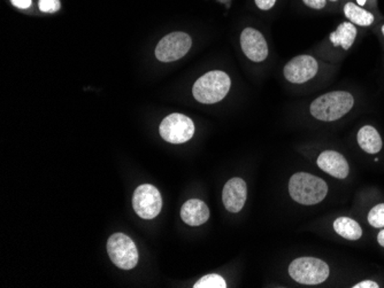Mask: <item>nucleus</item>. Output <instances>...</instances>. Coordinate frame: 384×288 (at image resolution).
Instances as JSON below:
<instances>
[{
  "instance_id": "1",
  "label": "nucleus",
  "mask_w": 384,
  "mask_h": 288,
  "mask_svg": "<svg viewBox=\"0 0 384 288\" xmlns=\"http://www.w3.org/2000/svg\"><path fill=\"white\" fill-rule=\"evenodd\" d=\"M355 99L345 91H334L320 96L311 103V114L319 121H337L352 109Z\"/></svg>"
},
{
  "instance_id": "2",
  "label": "nucleus",
  "mask_w": 384,
  "mask_h": 288,
  "mask_svg": "<svg viewBox=\"0 0 384 288\" xmlns=\"http://www.w3.org/2000/svg\"><path fill=\"white\" fill-rule=\"evenodd\" d=\"M289 193L296 202L312 206L320 203L326 198L328 185L320 177L306 172H297L290 178Z\"/></svg>"
},
{
  "instance_id": "3",
  "label": "nucleus",
  "mask_w": 384,
  "mask_h": 288,
  "mask_svg": "<svg viewBox=\"0 0 384 288\" xmlns=\"http://www.w3.org/2000/svg\"><path fill=\"white\" fill-rule=\"evenodd\" d=\"M230 77L220 70L207 73L197 79L192 88V94L200 103H217L224 99L230 90Z\"/></svg>"
},
{
  "instance_id": "4",
  "label": "nucleus",
  "mask_w": 384,
  "mask_h": 288,
  "mask_svg": "<svg viewBox=\"0 0 384 288\" xmlns=\"http://www.w3.org/2000/svg\"><path fill=\"white\" fill-rule=\"evenodd\" d=\"M331 270L324 261L315 257H299L292 261L289 274L302 285H319L327 280Z\"/></svg>"
},
{
  "instance_id": "5",
  "label": "nucleus",
  "mask_w": 384,
  "mask_h": 288,
  "mask_svg": "<svg viewBox=\"0 0 384 288\" xmlns=\"http://www.w3.org/2000/svg\"><path fill=\"white\" fill-rule=\"evenodd\" d=\"M107 253L117 267L132 270L139 263V250L135 242L123 233H114L107 241Z\"/></svg>"
},
{
  "instance_id": "6",
  "label": "nucleus",
  "mask_w": 384,
  "mask_h": 288,
  "mask_svg": "<svg viewBox=\"0 0 384 288\" xmlns=\"http://www.w3.org/2000/svg\"><path fill=\"white\" fill-rule=\"evenodd\" d=\"M132 208L143 220L157 218L163 208V198L159 189L149 184L139 186L132 196Z\"/></svg>"
},
{
  "instance_id": "7",
  "label": "nucleus",
  "mask_w": 384,
  "mask_h": 288,
  "mask_svg": "<svg viewBox=\"0 0 384 288\" xmlns=\"http://www.w3.org/2000/svg\"><path fill=\"white\" fill-rule=\"evenodd\" d=\"M160 135L164 140L171 144H183L190 140L195 135V125L191 118L174 113L168 115L160 123Z\"/></svg>"
},
{
  "instance_id": "8",
  "label": "nucleus",
  "mask_w": 384,
  "mask_h": 288,
  "mask_svg": "<svg viewBox=\"0 0 384 288\" xmlns=\"http://www.w3.org/2000/svg\"><path fill=\"white\" fill-rule=\"evenodd\" d=\"M191 37L185 32H171L165 36L156 47V57L161 62H173L184 57L191 49Z\"/></svg>"
},
{
  "instance_id": "9",
  "label": "nucleus",
  "mask_w": 384,
  "mask_h": 288,
  "mask_svg": "<svg viewBox=\"0 0 384 288\" xmlns=\"http://www.w3.org/2000/svg\"><path fill=\"white\" fill-rule=\"evenodd\" d=\"M317 61L311 55H298L285 64L283 69L285 79L293 84L309 82L317 75Z\"/></svg>"
},
{
  "instance_id": "10",
  "label": "nucleus",
  "mask_w": 384,
  "mask_h": 288,
  "mask_svg": "<svg viewBox=\"0 0 384 288\" xmlns=\"http://www.w3.org/2000/svg\"><path fill=\"white\" fill-rule=\"evenodd\" d=\"M243 52L253 62H263L268 57V47L261 32L256 29L246 28L241 35Z\"/></svg>"
},
{
  "instance_id": "11",
  "label": "nucleus",
  "mask_w": 384,
  "mask_h": 288,
  "mask_svg": "<svg viewBox=\"0 0 384 288\" xmlns=\"http://www.w3.org/2000/svg\"><path fill=\"white\" fill-rule=\"evenodd\" d=\"M248 198V187L242 178H232L228 181L222 191V201L229 213H239Z\"/></svg>"
},
{
  "instance_id": "12",
  "label": "nucleus",
  "mask_w": 384,
  "mask_h": 288,
  "mask_svg": "<svg viewBox=\"0 0 384 288\" xmlns=\"http://www.w3.org/2000/svg\"><path fill=\"white\" fill-rule=\"evenodd\" d=\"M321 170L333 177L344 179L350 172L349 163L341 153L336 150H324L319 155L317 161Z\"/></svg>"
},
{
  "instance_id": "13",
  "label": "nucleus",
  "mask_w": 384,
  "mask_h": 288,
  "mask_svg": "<svg viewBox=\"0 0 384 288\" xmlns=\"http://www.w3.org/2000/svg\"><path fill=\"white\" fill-rule=\"evenodd\" d=\"M210 215L208 207L202 200H188L181 208L182 221L190 226L203 225L208 221Z\"/></svg>"
},
{
  "instance_id": "14",
  "label": "nucleus",
  "mask_w": 384,
  "mask_h": 288,
  "mask_svg": "<svg viewBox=\"0 0 384 288\" xmlns=\"http://www.w3.org/2000/svg\"><path fill=\"white\" fill-rule=\"evenodd\" d=\"M358 144L366 153L377 154L382 148V139L376 129L370 125H366L363 128L360 129L358 132Z\"/></svg>"
},
{
  "instance_id": "15",
  "label": "nucleus",
  "mask_w": 384,
  "mask_h": 288,
  "mask_svg": "<svg viewBox=\"0 0 384 288\" xmlns=\"http://www.w3.org/2000/svg\"><path fill=\"white\" fill-rule=\"evenodd\" d=\"M357 28L352 22H343L337 29L331 34V43L334 47H341L344 50H349L357 38Z\"/></svg>"
},
{
  "instance_id": "16",
  "label": "nucleus",
  "mask_w": 384,
  "mask_h": 288,
  "mask_svg": "<svg viewBox=\"0 0 384 288\" xmlns=\"http://www.w3.org/2000/svg\"><path fill=\"white\" fill-rule=\"evenodd\" d=\"M334 230L337 235L348 240H359L363 235L360 225L352 218H339L334 222Z\"/></svg>"
},
{
  "instance_id": "17",
  "label": "nucleus",
  "mask_w": 384,
  "mask_h": 288,
  "mask_svg": "<svg viewBox=\"0 0 384 288\" xmlns=\"http://www.w3.org/2000/svg\"><path fill=\"white\" fill-rule=\"evenodd\" d=\"M344 14L350 22L360 27H368L373 23L374 15L366 10L360 8L359 5L348 3L344 6Z\"/></svg>"
},
{
  "instance_id": "18",
  "label": "nucleus",
  "mask_w": 384,
  "mask_h": 288,
  "mask_svg": "<svg viewBox=\"0 0 384 288\" xmlns=\"http://www.w3.org/2000/svg\"><path fill=\"white\" fill-rule=\"evenodd\" d=\"M195 288H226L227 283L219 274H207L197 281Z\"/></svg>"
},
{
  "instance_id": "19",
  "label": "nucleus",
  "mask_w": 384,
  "mask_h": 288,
  "mask_svg": "<svg viewBox=\"0 0 384 288\" xmlns=\"http://www.w3.org/2000/svg\"><path fill=\"white\" fill-rule=\"evenodd\" d=\"M368 223L373 228H384V203H380L370 210L368 213Z\"/></svg>"
},
{
  "instance_id": "20",
  "label": "nucleus",
  "mask_w": 384,
  "mask_h": 288,
  "mask_svg": "<svg viewBox=\"0 0 384 288\" xmlns=\"http://www.w3.org/2000/svg\"><path fill=\"white\" fill-rule=\"evenodd\" d=\"M40 10L45 13H54L60 10V0H40Z\"/></svg>"
},
{
  "instance_id": "21",
  "label": "nucleus",
  "mask_w": 384,
  "mask_h": 288,
  "mask_svg": "<svg viewBox=\"0 0 384 288\" xmlns=\"http://www.w3.org/2000/svg\"><path fill=\"white\" fill-rule=\"evenodd\" d=\"M306 6L313 8V10H322L326 6L327 0H302Z\"/></svg>"
},
{
  "instance_id": "22",
  "label": "nucleus",
  "mask_w": 384,
  "mask_h": 288,
  "mask_svg": "<svg viewBox=\"0 0 384 288\" xmlns=\"http://www.w3.org/2000/svg\"><path fill=\"white\" fill-rule=\"evenodd\" d=\"M254 1H256V6L263 11L271 10L272 8H274L275 3H276V0H254Z\"/></svg>"
},
{
  "instance_id": "23",
  "label": "nucleus",
  "mask_w": 384,
  "mask_h": 288,
  "mask_svg": "<svg viewBox=\"0 0 384 288\" xmlns=\"http://www.w3.org/2000/svg\"><path fill=\"white\" fill-rule=\"evenodd\" d=\"M12 4L15 8H21V10H27L32 6V0H11Z\"/></svg>"
},
{
  "instance_id": "24",
  "label": "nucleus",
  "mask_w": 384,
  "mask_h": 288,
  "mask_svg": "<svg viewBox=\"0 0 384 288\" xmlns=\"http://www.w3.org/2000/svg\"><path fill=\"white\" fill-rule=\"evenodd\" d=\"M380 286L375 283V281L372 280H363L361 283H358V284L355 285L353 288H379Z\"/></svg>"
},
{
  "instance_id": "25",
  "label": "nucleus",
  "mask_w": 384,
  "mask_h": 288,
  "mask_svg": "<svg viewBox=\"0 0 384 288\" xmlns=\"http://www.w3.org/2000/svg\"><path fill=\"white\" fill-rule=\"evenodd\" d=\"M377 241H379V244H380L382 247H384V228L382 231H380L379 235H377Z\"/></svg>"
},
{
  "instance_id": "26",
  "label": "nucleus",
  "mask_w": 384,
  "mask_h": 288,
  "mask_svg": "<svg viewBox=\"0 0 384 288\" xmlns=\"http://www.w3.org/2000/svg\"><path fill=\"white\" fill-rule=\"evenodd\" d=\"M367 0H357V4L359 5V6H363V5L366 4Z\"/></svg>"
},
{
  "instance_id": "27",
  "label": "nucleus",
  "mask_w": 384,
  "mask_h": 288,
  "mask_svg": "<svg viewBox=\"0 0 384 288\" xmlns=\"http://www.w3.org/2000/svg\"><path fill=\"white\" fill-rule=\"evenodd\" d=\"M382 34H383V35H384V25H383V27H382Z\"/></svg>"
},
{
  "instance_id": "28",
  "label": "nucleus",
  "mask_w": 384,
  "mask_h": 288,
  "mask_svg": "<svg viewBox=\"0 0 384 288\" xmlns=\"http://www.w3.org/2000/svg\"><path fill=\"white\" fill-rule=\"evenodd\" d=\"M331 1H337V0H331Z\"/></svg>"
}]
</instances>
